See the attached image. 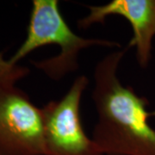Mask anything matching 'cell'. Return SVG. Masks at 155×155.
I'll list each match as a JSON object with an SVG mask.
<instances>
[{
	"instance_id": "5b68a950",
	"label": "cell",
	"mask_w": 155,
	"mask_h": 155,
	"mask_svg": "<svg viewBox=\"0 0 155 155\" xmlns=\"http://www.w3.org/2000/svg\"><path fill=\"white\" fill-rule=\"evenodd\" d=\"M89 14L78 22L80 28L95 23H105L106 18L116 15L129 22L133 36L127 48H136V59L140 67H147L152 55L155 36V0H113L104 5L88 6Z\"/></svg>"
},
{
	"instance_id": "277c9868",
	"label": "cell",
	"mask_w": 155,
	"mask_h": 155,
	"mask_svg": "<svg viewBox=\"0 0 155 155\" xmlns=\"http://www.w3.org/2000/svg\"><path fill=\"white\" fill-rule=\"evenodd\" d=\"M41 109L16 85L0 86V155H44Z\"/></svg>"
},
{
	"instance_id": "8992f818",
	"label": "cell",
	"mask_w": 155,
	"mask_h": 155,
	"mask_svg": "<svg viewBox=\"0 0 155 155\" xmlns=\"http://www.w3.org/2000/svg\"><path fill=\"white\" fill-rule=\"evenodd\" d=\"M29 73L27 67L12 64L0 53V86L16 85V83Z\"/></svg>"
},
{
	"instance_id": "6da1fadb",
	"label": "cell",
	"mask_w": 155,
	"mask_h": 155,
	"mask_svg": "<svg viewBox=\"0 0 155 155\" xmlns=\"http://www.w3.org/2000/svg\"><path fill=\"white\" fill-rule=\"evenodd\" d=\"M126 51L111 53L95 67L92 99L98 118L92 139L104 155H155L148 101L124 86L117 76Z\"/></svg>"
},
{
	"instance_id": "3957f363",
	"label": "cell",
	"mask_w": 155,
	"mask_h": 155,
	"mask_svg": "<svg viewBox=\"0 0 155 155\" xmlns=\"http://www.w3.org/2000/svg\"><path fill=\"white\" fill-rule=\"evenodd\" d=\"M88 84L86 76H78L63 97L41 108L44 155H104L81 122L80 103Z\"/></svg>"
},
{
	"instance_id": "7a4b0ae2",
	"label": "cell",
	"mask_w": 155,
	"mask_h": 155,
	"mask_svg": "<svg viewBox=\"0 0 155 155\" xmlns=\"http://www.w3.org/2000/svg\"><path fill=\"white\" fill-rule=\"evenodd\" d=\"M51 44L61 48L59 54L32 63L54 80L77 70L81 50L92 46L120 47L115 41L78 35L62 16L58 0H34L26 38L9 61L16 65L34 50Z\"/></svg>"
}]
</instances>
